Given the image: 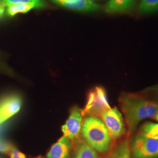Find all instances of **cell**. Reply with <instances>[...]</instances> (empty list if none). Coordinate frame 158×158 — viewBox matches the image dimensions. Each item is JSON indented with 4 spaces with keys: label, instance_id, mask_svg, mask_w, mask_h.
<instances>
[{
    "label": "cell",
    "instance_id": "cell-5",
    "mask_svg": "<svg viewBox=\"0 0 158 158\" xmlns=\"http://www.w3.org/2000/svg\"><path fill=\"white\" fill-rule=\"evenodd\" d=\"M22 106L23 98L17 93L6 95L0 99V128L20 111Z\"/></svg>",
    "mask_w": 158,
    "mask_h": 158
},
{
    "label": "cell",
    "instance_id": "cell-6",
    "mask_svg": "<svg viewBox=\"0 0 158 158\" xmlns=\"http://www.w3.org/2000/svg\"><path fill=\"white\" fill-rule=\"evenodd\" d=\"M83 115L82 109L77 106L72 108L66 123L62 127L63 136L74 141L80 136Z\"/></svg>",
    "mask_w": 158,
    "mask_h": 158
},
{
    "label": "cell",
    "instance_id": "cell-17",
    "mask_svg": "<svg viewBox=\"0 0 158 158\" xmlns=\"http://www.w3.org/2000/svg\"><path fill=\"white\" fill-rule=\"evenodd\" d=\"M13 147L14 146L9 142L0 138V153L8 154Z\"/></svg>",
    "mask_w": 158,
    "mask_h": 158
},
{
    "label": "cell",
    "instance_id": "cell-2",
    "mask_svg": "<svg viewBox=\"0 0 158 158\" xmlns=\"http://www.w3.org/2000/svg\"><path fill=\"white\" fill-rule=\"evenodd\" d=\"M80 135L93 149L98 152H108L111 145V137L102 119L87 116L83 121Z\"/></svg>",
    "mask_w": 158,
    "mask_h": 158
},
{
    "label": "cell",
    "instance_id": "cell-24",
    "mask_svg": "<svg viewBox=\"0 0 158 158\" xmlns=\"http://www.w3.org/2000/svg\"><path fill=\"white\" fill-rule=\"evenodd\" d=\"M90 1H96V0H90Z\"/></svg>",
    "mask_w": 158,
    "mask_h": 158
},
{
    "label": "cell",
    "instance_id": "cell-23",
    "mask_svg": "<svg viewBox=\"0 0 158 158\" xmlns=\"http://www.w3.org/2000/svg\"><path fill=\"white\" fill-rule=\"evenodd\" d=\"M0 158H6L5 157H4V156H1V155H0Z\"/></svg>",
    "mask_w": 158,
    "mask_h": 158
},
{
    "label": "cell",
    "instance_id": "cell-9",
    "mask_svg": "<svg viewBox=\"0 0 158 158\" xmlns=\"http://www.w3.org/2000/svg\"><path fill=\"white\" fill-rule=\"evenodd\" d=\"M72 146V141L63 136L52 146L47 153V158H70Z\"/></svg>",
    "mask_w": 158,
    "mask_h": 158
},
{
    "label": "cell",
    "instance_id": "cell-14",
    "mask_svg": "<svg viewBox=\"0 0 158 158\" xmlns=\"http://www.w3.org/2000/svg\"><path fill=\"white\" fill-rule=\"evenodd\" d=\"M158 10V0H142L138 6V11L141 14H149Z\"/></svg>",
    "mask_w": 158,
    "mask_h": 158
},
{
    "label": "cell",
    "instance_id": "cell-18",
    "mask_svg": "<svg viewBox=\"0 0 158 158\" xmlns=\"http://www.w3.org/2000/svg\"><path fill=\"white\" fill-rule=\"evenodd\" d=\"M8 155L10 158H26L24 153L20 152L17 148L13 147L10 152L8 153Z\"/></svg>",
    "mask_w": 158,
    "mask_h": 158
},
{
    "label": "cell",
    "instance_id": "cell-19",
    "mask_svg": "<svg viewBox=\"0 0 158 158\" xmlns=\"http://www.w3.org/2000/svg\"><path fill=\"white\" fill-rule=\"evenodd\" d=\"M6 7L7 6H6L3 0H0V19H2L6 13Z\"/></svg>",
    "mask_w": 158,
    "mask_h": 158
},
{
    "label": "cell",
    "instance_id": "cell-8",
    "mask_svg": "<svg viewBox=\"0 0 158 158\" xmlns=\"http://www.w3.org/2000/svg\"><path fill=\"white\" fill-rule=\"evenodd\" d=\"M57 5L81 12L96 11L100 6L90 0H51Z\"/></svg>",
    "mask_w": 158,
    "mask_h": 158
},
{
    "label": "cell",
    "instance_id": "cell-1",
    "mask_svg": "<svg viewBox=\"0 0 158 158\" xmlns=\"http://www.w3.org/2000/svg\"><path fill=\"white\" fill-rule=\"evenodd\" d=\"M119 103L130 134L134 132L142 120L155 117L158 113V103L137 94H122Z\"/></svg>",
    "mask_w": 158,
    "mask_h": 158
},
{
    "label": "cell",
    "instance_id": "cell-22",
    "mask_svg": "<svg viewBox=\"0 0 158 158\" xmlns=\"http://www.w3.org/2000/svg\"><path fill=\"white\" fill-rule=\"evenodd\" d=\"M45 158V157H44V156H41V155H40V156H37V157H35V158Z\"/></svg>",
    "mask_w": 158,
    "mask_h": 158
},
{
    "label": "cell",
    "instance_id": "cell-12",
    "mask_svg": "<svg viewBox=\"0 0 158 158\" xmlns=\"http://www.w3.org/2000/svg\"><path fill=\"white\" fill-rule=\"evenodd\" d=\"M34 8H37L34 4H11L6 7V14L10 17H14L18 14H25Z\"/></svg>",
    "mask_w": 158,
    "mask_h": 158
},
{
    "label": "cell",
    "instance_id": "cell-3",
    "mask_svg": "<svg viewBox=\"0 0 158 158\" xmlns=\"http://www.w3.org/2000/svg\"><path fill=\"white\" fill-rule=\"evenodd\" d=\"M111 108L108 100L106 90L102 86H96L89 92L83 115L100 118L102 114Z\"/></svg>",
    "mask_w": 158,
    "mask_h": 158
},
{
    "label": "cell",
    "instance_id": "cell-7",
    "mask_svg": "<svg viewBox=\"0 0 158 158\" xmlns=\"http://www.w3.org/2000/svg\"><path fill=\"white\" fill-rule=\"evenodd\" d=\"M106 125L111 138L118 139L125 132L124 119L117 108H111L103 113L100 117Z\"/></svg>",
    "mask_w": 158,
    "mask_h": 158
},
{
    "label": "cell",
    "instance_id": "cell-10",
    "mask_svg": "<svg viewBox=\"0 0 158 158\" xmlns=\"http://www.w3.org/2000/svg\"><path fill=\"white\" fill-rule=\"evenodd\" d=\"M73 142L74 149L73 158H101L83 139L79 138Z\"/></svg>",
    "mask_w": 158,
    "mask_h": 158
},
{
    "label": "cell",
    "instance_id": "cell-16",
    "mask_svg": "<svg viewBox=\"0 0 158 158\" xmlns=\"http://www.w3.org/2000/svg\"><path fill=\"white\" fill-rule=\"evenodd\" d=\"M6 6L11 4H34L37 6V8H44L47 6V4L44 0H3Z\"/></svg>",
    "mask_w": 158,
    "mask_h": 158
},
{
    "label": "cell",
    "instance_id": "cell-4",
    "mask_svg": "<svg viewBox=\"0 0 158 158\" xmlns=\"http://www.w3.org/2000/svg\"><path fill=\"white\" fill-rule=\"evenodd\" d=\"M132 158H158V139L136 136L131 143Z\"/></svg>",
    "mask_w": 158,
    "mask_h": 158
},
{
    "label": "cell",
    "instance_id": "cell-20",
    "mask_svg": "<svg viewBox=\"0 0 158 158\" xmlns=\"http://www.w3.org/2000/svg\"><path fill=\"white\" fill-rule=\"evenodd\" d=\"M106 158H114V156H113V153H111L110 155H108L106 157Z\"/></svg>",
    "mask_w": 158,
    "mask_h": 158
},
{
    "label": "cell",
    "instance_id": "cell-13",
    "mask_svg": "<svg viewBox=\"0 0 158 158\" xmlns=\"http://www.w3.org/2000/svg\"><path fill=\"white\" fill-rule=\"evenodd\" d=\"M139 135L158 139V124L152 123L145 124L141 128Z\"/></svg>",
    "mask_w": 158,
    "mask_h": 158
},
{
    "label": "cell",
    "instance_id": "cell-21",
    "mask_svg": "<svg viewBox=\"0 0 158 158\" xmlns=\"http://www.w3.org/2000/svg\"><path fill=\"white\" fill-rule=\"evenodd\" d=\"M155 118L158 121V113L156 114V115L155 116Z\"/></svg>",
    "mask_w": 158,
    "mask_h": 158
},
{
    "label": "cell",
    "instance_id": "cell-15",
    "mask_svg": "<svg viewBox=\"0 0 158 158\" xmlns=\"http://www.w3.org/2000/svg\"><path fill=\"white\" fill-rule=\"evenodd\" d=\"M130 147L127 140L119 143L113 152L114 158H130Z\"/></svg>",
    "mask_w": 158,
    "mask_h": 158
},
{
    "label": "cell",
    "instance_id": "cell-11",
    "mask_svg": "<svg viewBox=\"0 0 158 158\" xmlns=\"http://www.w3.org/2000/svg\"><path fill=\"white\" fill-rule=\"evenodd\" d=\"M136 0H109L104 10L107 13L130 11L133 9Z\"/></svg>",
    "mask_w": 158,
    "mask_h": 158
}]
</instances>
